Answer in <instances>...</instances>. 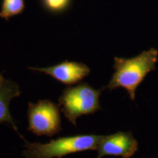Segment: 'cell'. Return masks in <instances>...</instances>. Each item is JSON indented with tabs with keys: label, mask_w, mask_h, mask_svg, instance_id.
I'll use <instances>...</instances> for the list:
<instances>
[{
	"label": "cell",
	"mask_w": 158,
	"mask_h": 158,
	"mask_svg": "<svg viewBox=\"0 0 158 158\" xmlns=\"http://www.w3.org/2000/svg\"><path fill=\"white\" fill-rule=\"evenodd\" d=\"M26 149L22 152L25 158H62L70 154L97 150L102 136L94 134L61 137L51 140L48 143H30L22 135Z\"/></svg>",
	"instance_id": "2"
},
{
	"label": "cell",
	"mask_w": 158,
	"mask_h": 158,
	"mask_svg": "<svg viewBox=\"0 0 158 158\" xmlns=\"http://www.w3.org/2000/svg\"><path fill=\"white\" fill-rule=\"evenodd\" d=\"M138 149V143L131 132H118L109 135H103L99 143L98 157L115 156L130 158Z\"/></svg>",
	"instance_id": "5"
},
{
	"label": "cell",
	"mask_w": 158,
	"mask_h": 158,
	"mask_svg": "<svg viewBox=\"0 0 158 158\" xmlns=\"http://www.w3.org/2000/svg\"><path fill=\"white\" fill-rule=\"evenodd\" d=\"M29 70L43 73L65 85H73L80 82L90 73V69L81 62L65 60L59 64L46 68L29 67Z\"/></svg>",
	"instance_id": "6"
},
{
	"label": "cell",
	"mask_w": 158,
	"mask_h": 158,
	"mask_svg": "<svg viewBox=\"0 0 158 158\" xmlns=\"http://www.w3.org/2000/svg\"><path fill=\"white\" fill-rule=\"evenodd\" d=\"M21 94V89L17 83L5 78L0 73V123L10 125L19 135V130L10 112L9 106L12 99L17 98Z\"/></svg>",
	"instance_id": "7"
},
{
	"label": "cell",
	"mask_w": 158,
	"mask_h": 158,
	"mask_svg": "<svg viewBox=\"0 0 158 158\" xmlns=\"http://www.w3.org/2000/svg\"><path fill=\"white\" fill-rule=\"evenodd\" d=\"M60 107L51 100L29 102L28 130L37 136L52 137L62 131Z\"/></svg>",
	"instance_id": "4"
},
{
	"label": "cell",
	"mask_w": 158,
	"mask_h": 158,
	"mask_svg": "<svg viewBox=\"0 0 158 158\" xmlns=\"http://www.w3.org/2000/svg\"><path fill=\"white\" fill-rule=\"evenodd\" d=\"M24 9V0H2L0 17L8 21L12 17L21 14Z\"/></svg>",
	"instance_id": "8"
},
{
	"label": "cell",
	"mask_w": 158,
	"mask_h": 158,
	"mask_svg": "<svg viewBox=\"0 0 158 158\" xmlns=\"http://www.w3.org/2000/svg\"><path fill=\"white\" fill-rule=\"evenodd\" d=\"M158 51L152 48L138 56L126 59L114 57V69L109 83L105 89L114 90L122 87L127 92L130 100L135 99V91L149 73L156 69Z\"/></svg>",
	"instance_id": "1"
},
{
	"label": "cell",
	"mask_w": 158,
	"mask_h": 158,
	"mask_svg": "<svg viewBox=\"0 0 158 158\" xmlns=\"http://www.w3.org/2000/svg\"><path fill=\"white\" fill-rule=\"evenodd\" d=\"M102 89H96L87 83L68 86L59 98V106L64 117L76 127L80 116L94 114L101 109L100 97Z\"/></svg>",
	"instance_id": "3"
},
{
	"label": "cell",
	"mask_w": 158,
	"mask_h": 158,
	"mask_svg": "<svg viewBox=\"0 0 158 158\" xmlns=\"http://www.w3.org/2000/svg\"><path fill=\"white\" fill-rule=\"evenodd\" d=\"M45 10L54 14H59L68 10L72 0H40Z\"/></svg>",
	"instance_id": "9"
}]
</instances>
